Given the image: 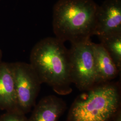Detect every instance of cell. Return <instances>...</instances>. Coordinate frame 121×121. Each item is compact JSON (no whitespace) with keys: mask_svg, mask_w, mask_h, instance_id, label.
Listing matches in <instances>:
<instances>
[{"mask_svg":"<svg viewBox=\"0 0 121 121\" xmlns=\"http://www.w3.org/2000/svg\"><path fill=\"white\" fill-rule=\"evenodd\" d=\"M64 43L56 37L40 40L31 51L29 63L42 84H48L57 94L63 95L72 91L69 50Z\"/></svg>","mask_w":121,"mask_h":121,"instance_id":"cell-1","label":"cell"},{"mask_svg":"<svg viewBox=\"0 0 121 121\" xmlns=\"http://www.w3.org/2000/svg\"><path fill=\"white\" fill-rule=\"evenodd\" d=\"M98 6L93 0H58L52 14L55 37L71 43L90 39L94 35Z\"/></svg>","mask_w":121,"mask_h":121,"instance_id":"cell-2","label":"cell"},{"mask_svg":"<svg viewBox=\"0 0 121 121\" xmlns=\"http://www.w3.org/2000/svg\"><path fill=\"white\" fill-rule=\"evenodd\" d=\"M121 94L118 82L96 84L75 98L66 121H112L121 108Z\"/></svg>","mask_w":121,"mask_h":121,"instance_id":"cell-3","label":"cell"},{"mask_svg":"<svg viewBox=\"0 0 121 121\" xmlns=\"http://www.w3.org/2000/svg\"><path fill=\"white\" fill-rule=\"evenodd\" d=\"M71 43L68 50L71 82L79 91H86L96 85L93 42L89 39Z\"/></svg>","mask_w":121,"mask_h":121,"instance_id":"cell-4","label":"cell"},{"mask_svg":"<svg viewBox=\"0 0 121 121\" xmlns=\"http://www.w3.org/2000/svg\"><path fill=\"white\" fill-rule=\"evenodd\" d=\"M15 83L17 109L26 115L35 106L42 84L30 64L11 63Z\"/></svg>","mask_w":121,"mask_h":121,"instance_id":"cell-5","label":"cell"},{"mask_svg":"<svg viewBox=\"0 0 121 121\" xmlns=\"http://www.w3.org/2000/svg\"><path fill=\"white\" fill-rule=\"evenodd\" d=\"M118 33H121V0H106L97 9L94 35Z\"/></svg>","mask_w":121,"mask_h":121,"instance_id":"cell-6","label":"cell"},{"mask_svg":"<svg viewBox=\"0 0 121 121\" xmlns=\"http://www.w3.org/2000/svg\"><path fill=\"white\" fill-rule=\"evenodd\" d=\"M67 108L65 101L54 95L44 97L35 105L28 121H59Z\"/></svg>","mask_w":121,"mask_h":121,"instance_id":"cell-7","label":"cell"},{"mask_svg":"<svg viewBox=\"0 0 121 121\" xmlns=\"http://www.w3.org/2000/svg\"><path fill=\"white\" fill-rule=\"evenodd\" d=\"M0 109L17 110L11 63H0Z\"/></svg>","mask_w":121,"mask_h":121,"instance_id":"cell-8","label":"cell"},{"mask_svg":"<svg viewBox=\"0 0 121 121\" xmlns=\"http://www.w3.org/2000/svg\"><path fill=\"white\" fill-rule=\"evenodd\" d=\"M96 84L111 82L121 71L100 43H93Z\"/></svg>","mask_w":121,"mask_h":121,"instance_id":"cell-9","label":"cell"},{"mask_svg":"<svg viewBox=\"0 0 121 121\" xmlns=\"http://www.w3.org/2000/svg\"><path fill=\"white\" fill-rule=\"evenodd\" d=\"M99 38L100 41V43L121 71V33L105 35Z\"/></svg>","mask_w":121,"mask_h":121,"instance_id":"cell-10","label":"cell"},{"mask_svg":"<svg viewBox=\"0 0 121 121\" xmlns=\"http://www.w3.org/2000/svg\"><path fill=\"white\" fill-rule=\"evenodd\" d=\"M0 121H28L26 115L17 110L6 112L0 116Z\"/></svg>","mask_w":121,"mask_h":121,"instance_id":"cell-11","label":"cell"},{"mask_svg":"<svg viewBox=\"0 0 121 121\" xmlns=\"http://www.w3.org/2000/svg\"><path fill=\"white\" fill-rule=\"evenodd\" d=\"M112 121H121V108H119L114 114Z\"/></svg>","mask_w":121,"mask_h":121,"instance_id":"cell-12","label":"cell"},{"mask_svg":"<svg viewBox=\"0 0 121 121\" xmlns=\"http://www.w3.org/2000/svg\"><path fill=\"white\" fill-rule=\"evenodd\" d=\"M2 57V51L0 48V63H1L2 62L1 61Z\"/></svg>","mask_w":121,"mask_h":121,"instance_id":"cell-13","label":"cell"},{"mask_svg":"<svg viewBox=\"0 0 121 121\" xmlns=\"http://www.w3.org/2000/svg\"></svg>","mask_w":121,"mask_h":121,"instance_id":"cell-14","label":"cell"}]
</instances>
